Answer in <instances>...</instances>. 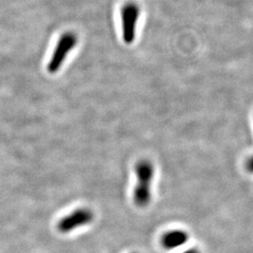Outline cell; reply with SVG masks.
I'll list each match as a JSON object with an SVG mask.
<instances>
[{"mask_svg": "<svg viewBox=\"0 0 253 253\" xmlns=\"http://www.w3.org/2000/svg\"><path fill=\"white\" fill-rule=\"evenodd\" d=\"M137 184L133 199L138 207H145L151 198V181L153 177V165L148 161H141L136 164Z\"/></svg>", "mask_w": 253, "mask_h": 253, "instance_id": "1", "label": "cell"}, {"mask_svg": "<svg viewBox=\"0 0 253 253\" xmlns=\"http://www.w3.org/2000/svg\"><path fill=\"white\" fill-rule=\"evenodd\" d=\"M77 44V37L72 32L64 33L60 37L57 44L55 46L54 53L52 54L51 60L48 63L47 70L50 73H55L59 71L66 57L73 48Z\"/></svg>", "mask_w": 253, "mask_h": 253, "instance_id": "2", "label": "cell"}, {"mask_svg": "<svg viewBox=\"0 0 253 253\" xmlns=\"http://www.w3.org/2000/svg\"><path fill=\"white\" fill-rule=\"evenodd\" d=\"M140 17V8L133 2H128L121 9L122 37L126 44H131L136 37V27Z\"/></svg>", "mask_w": 253, "mask_h": 253, "instance_id": "3", "label": "cell"}, {"mask_svg": "<svg viewBox=\"0 0 253 253\" xmlns=\"http://www.w3.org/2000/svg\"><path fill=\"white\" fill-rule=\"evenodd\" d=\"M92 219L93 214L90 210L85 208L77 209L59 221L58 229L62 233H69L77 227L88 224Z\"/></svg>", "mask_w": 253, "mask_h": 253, "instance_id": "4", "label": "cell"}, {"mask_svg": "<svg viewBox=\"0 0 253 253\" xmlns=\"http://www.w3.org/2000/svg\"><path fill=\"white\" fill-rule=\"evenodd\" d=\"M189 235L182 230H172L165 233L162 237V245L167 250H173L187 243Z\"/></svg>", "mask_w": 253, "mask_h": 253, "instance_id": "5", "label": "cell"}, {"mask_svg": "<svg viewBox=\"0 0 253 253\" xmlns=\"http://www.w3.org/2000/svg\"><path fill=\"white\" fill-rule=\"evenodd\" d=\"M247 169L250 171V172H253V157L251 158L248 162H247Z\"/></svg>", "mask_w": 253, "mask_h": 253, "instance_id": "6", "label": "cell"}, {"mask_svg": "<svg viewBox=\"0 0 253 253\" xmlns=\"http://www.w3.org/2000/svg\"><path fill=\"white\" fill-rule=\"evenodd\" d=\"M183 253H200L197 250H195V249H190V250H188V251H186V252H184Z\"/></svg>", "mask_w": 253, "mask_h": 253, "instance_id": "7", "label": "cell"}]
</instances>
